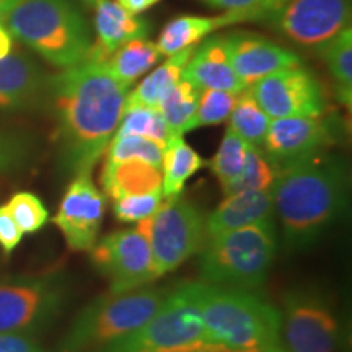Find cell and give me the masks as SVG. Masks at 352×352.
<instances>
[{"label": "cell", "instance_id": "cell-39", "mask_svg": "<svg viewBox=\"0 0 352 352\" xmlns=\"http://www.w3.org/2000/svg\"><path fill=\"white\" fill-rule=\"evenodd\" d=\"M0 352H44L28 334L0 333Z\"/></svg>", "mask_w": 352, "mask_h": 352}, {"label": "cell", "instance_id": "cell-40", "mask_svg": "<svg viewBox=\"0 0 352 352\" xmlns=\"http://www.w3.org/2000/svg\"><path fill=\"white\" fill-rule=\"evenodd\" d=\"M116 3H120L122 8H126L127 12L131 13H140L148 10V8H152L153 6H157V3H160L162 0H114Z\"/></svg>", "mask_w": 352, "mask_h": 352}, {"label": "cell", "instance_id": "cell-41", "mask_svg": "<svg viewBox=\"0 0 352 352\" xmlns=\"http://www.w3.org/2000/svg\"><path fill=\"white\" fill-rule=\"evenodd\" d=\"M13 50V36L3 25H0V59L8 56Z\"/></svg>", "mask_w": 352, "mask_h": 352}, {"label": "cell", "instance_id": "cell-22", "mask_svg": "<svg viewBox=\"0 0 352 352\" xmlns=\"http://www.w3.org/2000/svg\"><path fill=\"white\" fill-rule=\"evenodd\" d=\"M162 168L142 160L104 164L101 173V186L104 195L113 201L122 196L162 191Z\"/></svg>", "mask_w": 352, "mask_h": 352}, {"label": "cell", "instance_id": "cell-13", "mask_svg": "<svg viewBox=\"0 0 352 352\" xmlns=\"http://www.w3.org/2000/svg\"><path fill=\"white\" fill-rule=\"evenodd\" d=\"M250 88L271 120L320 118L327 111L323 87L302 65L271 74Z\"/></svg>", "mask_w": 352, "mask_h": 352}, {"label": "cell", "instance_id": "cell-4", "mask_svg": "<svg viewBox=\"0 0 352 352\" xmlns=\"http://www.w3.org/2000/svg\"><path fill=\"white\" fill-rule=\"evenodd\" d=\"M3 26L59 69L83 63L91 47L90 26L72 0H20Z\"/></svg>", "mask_w": 352, "mask_h": 352}, {"label": "cell", "instance_id": "cell-25", "mask_svg": "<svg viewBox=\"0 0 352 352\" xmlns=\"http://www.w3.org/2000/svg\"><path fill=\"white\" fill-rule=\"evenodd\" d=\"M206 162L191 145L184 142L183 135H173L165 145L162 155V192L165 199L179 196L184 184L196 171H199Z\"/></svg>", "mask_w": 352, "mask_h": 352}, {"label": "cell", "instance_id": "cell-14", "mask_svg": "<svg viewBox=\"0 0 352 352\" xmlns=\"http://www.w3.org/2000/svg\"><path fill=\"white\" fill-rule=\"evenodd\" d=\"M107 212V197L95 186L91 171L74 176L52 219L74 252H90Z\"/></svg>", "mask_w": 352, "mask_h": 352}, {"label": "cell", "instance_id": "cell-3", "mask_svg": "<svg viewBox=\"0 0 352 352\" xmlns=\"http://www.w3.org/2000/svg\"><path fill=\"white\" fill-rule=\"evenodd\" d=\"M206 352H284L280 314L252 290L199 280Z\"/></svg>", "mask_w": 352, "mask_h": 352}, {"label": "cell", "instance_id": "cell-20", "mask_svg": "<svg viewBox=\"0 0 352 352\" xmlns=\"http://www.w3.org/2000/svg\"><path fill=\"white\" fill-rule=\"evenodd\" d=\"M274 199L271 189L240 191L226 196L209 217H206V233L209 236L254 226L274 222Z\"/></svg>", "mask_w": 352, "mask_h": 352}, {"label": "cell", "instance_id": "cell-8", "mask_svg": "<svg viewBox=\"0 0 352 352\" xmlns=\"http://www.w3.org/2000/svg\"><path fill=\"white\" fill-rule=\"evenodd\" d=\"M72 285L60 271L0 280V333L33 336L51 327L67 307Z\"/></svg>", "mask_w": 352, "mask_h": 352}, {"label": "cell", "instance_id": "cell-33", "mask_svg": "<svg viewBox=\"0 0 352 352\" xmlns=\"http://www.w3.org/2000/svg\"><path fill=\"white\" fill-rule=\"evenodd\" d=\"M239 94L226 90H201L197 100V109L192 121V131L197 127H208L222 124L230 118Z\"/></svg>", "mask_w": 352, "mask_h": 352}, {"label": "cell", "instance_id": "cell-43", "mask_svg": "<svg viewBox=\"0 0 352 352\" xmlns=\"http://www.w3.org/2000/svg\"><path fill=\"white\" fill-rule=\"evenodd\" d=\"M83 2H85L87 6H90V7L95 6V0H83Z\"/></svg>", "mask_w": 352, "mask_h": 352}, {"label": "cell", "instance_id": "cell-21", "mask_svg": "<svg viewBox=\"0 0 352 352\" xmlns=\"http://www.w3.org/2000/svg\"><path fill=\"white\" fill-rule=\"evenodd\" d=\"M250 21H261V16L250 12H226L223 15L215 16H176L162 30L157 47L160 50L162 56H171L186 50V47L196 46L197 43H201L202 39L210 36L220 28L250 23Z\"/></svg>", "mask_w": 352, "mask_h": 352}, {"label": "cell", "instance_id": "cell-6", "mask_svg": "<svg viewBox=\"0 0 352 352\" xmlns=\"http://www.w3.org/2000/svg\"><path fill=\"white\" fill-rule=\"evenodd\" d=\"M166 289L108 292L83 308L60 344V352H98L142 327L164 303Z\"/></svg>", "mask_w": 352, "mask_h": 352}, {"label": "cell", "instance_id": "cell-17", "mask_svg": "<svg viewBox=\"0 0 352 352\" xmlns=\"http://www.w3.org/2000/svg\"><path fill=\"white\" fill-rule=\"evenodd\" d=\"M47 78L41 67L23 52L0 59V113L30 109L46 98Z\"/></svg>", "mask_w": 352, "mask_h": 352}, {"label": "cell", "instance_id": "cell-2", "mask_svg": "<svg viewBox=\"0 0 352 352\" xmlns=\"http://www.w3.org/2000/svg\"><path fill=\"white\" fill-rule=\"evenodd\" d=\"M347 191L349 173L340 155L323 151L280 166L271 192L285 248L314 246L344 214Z\"/></svg>", "mask_w": 352, "mask_h": 352}, {"label": "cell", "instance_id": "cell-27", "mask_svg": "<svg viewBox=\"0 0 352 352\" xmlns=\"http://www.w3.org/2000/svg\"><path fill=\"white\" fill-rule=\"evenodd\" d=\"M228 120H230L228 127L236 135H240L241 139L253 145V147H263L267 127L271 124V118L259 107L252 88H245V90L240 91Z\"/></svg>", "mask_w": 352, "mask_h": 352}, {"label": "cell", "instance_id": "cell-34", "mask_svg": "<svg viewBox=\"0 0 352 352\" xmlns=\"http://www.w3.org/2000/svg\"><path fill=\"white\" fill-rule=\"evenodd\" d=\"M6 206L23 233H36L46 226L47 219H50L47 208L33 192H16Z\"/></svg>", "mask_w": 352, "mask_h": 352}, {"label": "cell", "instance_id": "cell-42", "mask_svg": "<svg viewBox=\"0 0 352 352\" xmlns=\"http://www.w3.org/2000/svg\"><path fill=\"white\" fill-rule=\"evenodd\" d=\"M20 0H0V25H3V21H6L8 12L12 10L13 7L19 3Z\"/></svg>", "mask_w": 352, "mask_h": 352}, {"label": "cell", "instance_id": "cell-38", "mask_svg": "<svg viewBox=\"0 0 352 352\" xmlns=\"http://www.w3.org/2000/svg\"><path fill=\"white\" fill-rule=\"evenodd\" d=\"M25 233L16 226L15 219L12 217L7 206H0V248L3 253L10 254L21 243Z\"/></svg>", "mask_w": 352, "mask_h": 352}, {"label": "cell", "instance_id": "cell-19", "mask_svg": "<svg viewBox=\"0 0 352 352\" xmlns=\"http://www.w3.org/2000/svg\"><path fill=\"white\" fill-rule=\"evenodd\" d=\"M183 77L201 90H226L240 94L245 90L239 76L232 67L223 36H208L196 44L189 57Z\"/></svg>", "mask_w": 352, "mask_h": 352}, {"label": "cell", "instance_id": "cell-30", "mask_svg": "<svg viewBox=\"0 0 352 352\" xmlns=\"http://www.w3.org/2000/svg\"><path fill=\"white\" fill-rule=\"evenodd\" d=\"M250 145L240 135H236L230 127L223 134L222 142H220L217 152L210 162V168L215 178L219 179L222 191L228 184H232L245 170L246 158H248Z\"/></svg>", "mask_w": 352, "mask_h": 352}, {"label": "cell", "instance_id": "cell-32", "mask_svg": "<svg viewBox=\"0 0 352 352\" xmlns=\"http://www.w3.org/2000/svg\"><path fill=\"white\" fill-rule=\"evenodd\" d=\"M277 175L274 165L267 160L264 152L259 147H250L248 158H246L245 170L232 184L223 189V195H233L240 191H261L271 189Z\"/></svg>", "mask_w": 352, "mask_h": 352}, {"label": "cell", "instance_id": "cell-5", "mask_svg": "<svg viewBox=\"0 0 352 352\" xmlns=\"http://www.w3.org/2000/svg\"><path fill=\"white\" fill-rule=\"evenodd\" d=\"M277 246L274 222L209 236L197 252L201 283L240 290L258 289L270 274Z\"/></svg>", "mask_w": 352, "mask_h": 352}, {"label": "cell", "instance_id": "cell-1", "mask_svg": "<svg viewBox=\"0 0 352 352\" xmlns=\"http://www.w3.org/2000/svg\"><path fill=\"white\" fill-rule=\"evenodd\" d=\"M126 95L127 88L91 57L47 78L44 100L54 114L57 151L67 173L94 171L120 126Z\"/></svg>", "mask_w": 352, "mask_h": 352}, {"label": "cell", "instance_id": "cell-15", "mask_svg": "<svg viewBox=\"0 0 352 352\" xmlns=\"http://www.w3.org/2000/svg\"><path fill=\"white\" fill-rule=\"evenodd\" d=\"M336 142V129L320 118H279L271 120L261 151L276 170L280 166L323 152Z\"/></svg>", "mask_w": 352, "mask_h": 352}, {"label": "cell", "instance_id": "cell-26", "mask_svg": "<svg viewBox=\"0 0 352 352\" xmlns=\"http://www.w3.org/2000/svg\"><path fill=\"white\" fill-rule=\"evenodd\" d=\"M199 94V87L182 77L158 101L157 109L168 126L171 135H183L192 131Z\"/></svg>", "mask_w": 352, "mask_h": 352}, {"label": "cell", "instance_id": "cell-23", "mask_svg": "<svg viewBox=\"0 0 352 352\" xmlns=\"http://www.w3.org/2000/svg\"><path fill=\"white\" fill-rule=\"evenodd\" d=\"M162 57L164 56L157 47V43L148 41L147 38H139L122 44L100 63L104 65L114 80L129 90L132 83L147 70H151Z\"/></svg>", "mask_w": 352, "mask_h": 352}, {"label": "cell", "instance_id": "cell-11", "mask_svg": "<svg viewBox=\"0 0 352 352\" xmlns=\"http://www.w3.org/2000/svg\"><path fill=\"white\" fill-rule=\"evenodd\" d=\"M91 261L108 279L109 292H124L155 280V261L151 245L138 228L109 233L90 250Z\"/></svg>", "mask_w": 352, "mask_h": 352}, {"label": "cell", "instance_id": "cell-35", "mask_svg": "<svg viewBox=\"0 0 352 352\" xmlns=\"http://www.w3.org/2000/svg\"><path fill=\"white\" fill-rule=\"evenodd\" d=\"M32 148L25 134L0 127V175L23 168L32 158Z\"/></svg>", "mask_w": 352, "mask_h": 352}, {"label": "cell", "instance_id": "cell-7", "mask_svg": "<svg viewBox=\"0 0 352 352\" xmlns=\"http://www.w3.org/2000/svg\"><path fill=\"white\" fill-rule=\"evenodd\" d=\"M98 352H206L199 283L168 290L151 320Z\"/></svg>", "mask_w": 352, "mask_h": 352}, {"label": "cell", "instance_id": "cell-28", "mask_svg": "<svg viewBox=\"0 0 352 352\" xmlns=\"http://www.w3.org/2000/svg\"><path fill=\"white\" fill-rule=\"evenodd\" d=\"M334 80L340 85L342 101L351 104L352 90V28L341 30L336 36L316 50Z\"/></svg>", "mask_w": 352, "mask_h": 352}, {"label": "cell", "instance_id": "cell-18", "mask_svg": "<svg viewBox=\"0 0 352 352\" xmlns=\"http://www.w3.org/2000/svg\"><path fill=\"white\" fill-rule=\"evenodd\" d=\"M95 32L98 44H91L87 57L103 60L132 39L147 38L151 21L138 13L127 12L114 0H95Z\"/></svg>", "mask_w": 352, "mask_h": 352}, {"label": "cell", "instance_id": "cell-9", "mask_svg": "<svg viewBox=\"0 0 352 352\" xmlns=\"http://www.w3.org/2000/svg\"><path fill=\"white\" fill-rule=\"evenodd\" d=\"M135 228L151 245L158 276L168 274L196 254L204 245L206 217L182 195L165 199L151 217Z\"/></svg>", "mask_w": 352, "mask_h": 352}, {"label": "cell", "instance_id": "cell-29", "mask_svg": "<svg viewBox=\"0 0 352 352\" xmlns=\"http://www.w3.org/2000/svg\"><path fill=\"white\" fill-rule=\"evenodd\" d=\"M114 135H139L148 139L162 148L173 138L164 118L157 108L135 107L124 109L121 122Z\"/></svg>", "mask_w": 352, "mask_h": 352}, {"label": "cell", "instance_id": "cell-24", "mask_svg": "<svg viewBox=\"0 0 352 352\" xmlns=\"http://www.w3.org/2000/svg\"><path fill=\"white\" fill-rule=\"evenodd\" d=\"M196 46L186 47V50L168 56V59L164 64L153 69L142 82L139 83L131 94L126 95V107L124 109L135 107H147L157 108L158 101L171 85H175L179 78L183 77L184 67H186L189 57Z\"/></svg>", "mask_w": 352, "mask_h": 352}, {"label": "cell", "instance_id": "cell-16", "mask_svg": "<svg viewBox=\"0 0 352 352\" xmlns=\"http://www.w3.org/2000/svg\"><path fill=\"white\" fill-rule=\"evenodd\" d=\"M232 67L245 88L279 70L298 67L302 59L266 36L252 32H235L223 36Z\"/></svg>", "mask_w": 352, "mask_h": 352}, {"label": "cell", "instance_id": "cell-36", "mask_svg": "<svg viewBox=\"0 0 352 352\" xmlns=\"http://www.w3.org/2000/svg\"><path fill=\"white\" fill-rule=\"evenodd\" d=\"M164 201L165 197L162 191L122 196L120 199H114L113 212L120 222L138 223L140 220L151 217Z\"/></svg>", "mask_w": 352, "mask_h": 352}, {"label": "cell", "instance_id": "cell-37", "mask_svg": "<svg viewBox=\"0 0 352 352\" xmlns=\"http://www.w3.org/2000/svg\"><path fill=\"white\" fill-rule=\"evenodd\" d=\"M209 6L227 12H250L261 16V21L285 0H204Z\"/></svg>", "mask_w": 352, "mask_h": 352}, {"label": "cell", "instance_id": "cell-12", "mask_svg": "<svg viewBox=\"0 0 352 352\" xmlns=\"http://www.w3.org/2000/svg\"><path fill=\"white\" fill-rule=\"evenodd\" d=\"M351 0H285L263 21L297 44L318 47L351 23Z\"/></svg>", "mask_w": 352, "mask_h": 352}, {"label": "cell", "instance_id": "cell-10", "mask_svg": "<svg viewBox=\"0 0 352 352\" xmlns=\"http://www.w3.org/2000/svg\"><path fill=\"white\" fill-rule=\"evenodd\" d=\"M280 314L284 352H336L341 328L333 303L316 290H290Z\"/></svg>", "mask_w": 352, "mask_h": 352}, {"label": "cell", "instance_id": "cell-31", "mask_svg": "<svg viewBox=\"0 0 352 352\" xmlns=\"http://www.w3.org/2000/svg\"><path fill=\"white\" fill-rule=\"evenodd\" d=\"M162 155H164V148L152 140L139 138V135H113L104 152V164L142 160L162 168Z\"/></svg>", "mask_w": 352, "mask_h": 352}]
</instances>
